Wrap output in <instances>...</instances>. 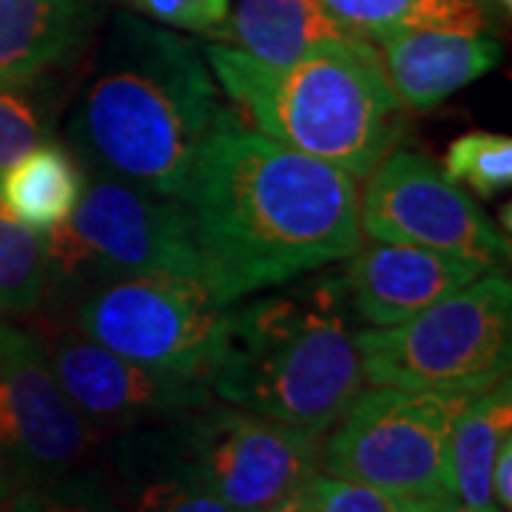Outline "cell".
Here are the masks:
<instances>
[{
	"mask_svg": "<svg viewBox=\"0 0 512 512\" xmlns=\"http://www.w3.org/2000/svg\"><path fill=\"white\" fill-rule=\"evenodd\" d=\"M200 276L220 305L345 262L362 245L356 180L259 134L234 109L185 191Z\"/></svg>",
	"mask_w": 512,
	"mask_h": 512,
	"instance_id": "cell-1",
	"label": "cell"
},
{
	"mask_svg": "<svg viewBox=\"0 0 512 512\" xmlns=\"http://www.w3.org/2000/svg\"><path fill=\"white\" fill-rule=\"evenodd\" d=\"M228 109L194 40L120 12L74 94L66 140L86 174L183 200Z\"/></svg>",
	"mask_w": 512,
	"mask_h": 512,
	"instance_id": "cell-2",
	"label": "cell"
},
{
	"mask_svg": "<svg viewBox=\"0 0 512 512\" xmlns=\"http://www.w3.org/2000/svg\"><path fill=\"white\" fill-rule=\"evenodd\" d=\"M208 384L217 402L328 433L367 384L342 274L330 265L228 305Z\"/></svg>",
	"mask_w": 512,
	"mask_h": 512,
	"instance_id": "cell-3",
	"label": "cell"
},
{
	"mask_svg": "<svg viewBox=\"0 0 512 512\" xmlns=\"http://www.w3.org/2000/svg\"><path fill=\"white\" fill-rule=\"evenodd\" d=\"M202 52L245 126L353 180H365L402 137V103L365 37L330 43L282 66L222 43Z\"/></svg>",
	"mask_w": 512,
	"mask_h": 512,
	"instance_id": "cell-4",
	"label": "cell"
},
{
	"mask_svg": "<svg viewBox=\"0 0 512 512\" xmlns=\"http://www.w3.org/2000/svg\"><path fill=\"white\" fill-rule=\"evenodd\" d=\"M43 242L46 305L57 313L117 276L148 271L200 276L185 202L117 177L86 174L72 214L46 231Z\"/></svg>",
	"mask_w": 512,
	"mask_h": 512,
	"instance_id": "cell-5",
	"label": "cell"
},
{
	"mask_svg": "<svg viewBox=\"0 0 512 512\" xmlns=\"http://www.w3.org/2000/svg\"><path fill=\"white\" fill-rule=\"evenodd\" d=\"M373 387L481 393L510 376L512 285L501 268L393 328L356 330Z\"/></svg>",
	"mask_w": 512,
	"mask_h": 512,
	"instance_id": "cell-6",
	"label": "cell"
},
{
	"mask_svg": "<svg viewBox=\"0 0 512 512\" xmlns=\"http://www.w3.org/2000/svg\"><path fill=\"white\" fill-rule=\"evenodd\" d=\"M165 447L237 512H262L322 470L325 433L211 399L157 427Z\"/></svg>",
	"mask_w": 512,
	"mask_h": 512,
	"instance_id": "cell-7",
	"label": "cell"
},
{
	"mask_svg": "<svg viewBox=\"0 0 512 512\" xmlns=\"http://www.w3.org/2000/svg\"><path fill=\"white\" fill-rule=\"evenodd\" d=\"M467 399L470 393L370 384L325 433L322 473L399 498L444 493V450Z\"/></svg>",
	"mask_w": 512,
	"mask_h": 512,
	"instance_id": "cell-8",
	"label": "cell"
},
{
	"mask_svg": "<svg viewBox=\"0 0 512 512\" xmlns=\"http://www.w3.org/2000/svg\"><path fill=\"white\" fill-rule=\"evenodd\" d=\"M63 313L86 336L120 356L208 376L225 305L200 276L148 271L100 282Z\"/></svg>",
	"mask_w": 512,
	"mask_h": 512,
	"instance_id": "cell-9",
	"label": "cell"
},
{
	"mask_svg": "<svg viewBox=\"0 0 512 512\" xmlns=\"http://www.w3.org/2000/svg\"><path fill=\"white\" fill-rule=\"evenodd\" d=\"M103 441L63 393L32 328L0 319V501L92 467Z\"/></svg>",
	"mask_w": 512,
	"mask_h": 512,
	"instance_id": "cell-10",
	"label": "cell"
},
{
	"mask_svg": "<svg viewBox=\"0 0 512 512\" xmlns=\"http://www.w3.org/2000/svg\"><path fill=\"white\" fill-rule=\"evenodd\" d=\"M359 225L373 242H399L501 268L510 237L444 168L410 148H393L365 177Z\"/></svg>",
	"mask_w": 512,
	"mask_h": 512,
	"instance_id": "cell-11",
	"label": "cell"
},
{
	"mask_svg": "<svg viewBox=\"0 0 512 512\" xmlns=\"http://www.w3.org/2000/svg\"><path fill=\"white\" fill-rule=\"evenodd\" d=\"M57 382L103 439L160 427L214 399L208 376L143 365L94 342L63 313L32 328Z\"/></svg>",
	"mask_w": 512,
	"mask_h": 512,
	"instance_id": "cell-12",
	"label": "cell"
},
{
	"mask_svg": "<svg viewBox=\"0 0 512 512\" xmlns=\"http://www.w3.org/2000/svg\"><path fill=\"white\" fill-rule=\"evenodd\" d=\"M493 271L467 259L399 242L359 245L345 259L342 285L350 313L367 328H393Z\"/></svg>",
	"mask_w": 512,
	"mask_h": 512,
	"instance_id": "cell-13",
	"label": "cell"
},
{
	"mask_svg": "<svg viewBox=\"0 0 512 512\" xmlns=\"http://www.w3.org/2000/svg\"><path fill=\"white\" fill-rule=\"evenodd\" d=\"M373 46L396 100L416 111L439 106L501 63V43L470 32L402 29L376 37Z\"/></svg>",
	"mask_w": 512,
	"mask_h": 512,
	"instance_id": "cell-14",
	"label": "cell"
},
{
	"mask_svg": "<svg viewBox=\"0 0 512 512\" xmlns=\"http://www.w3.org/2000/svg\"><path fill=\"white\" fill-rule=\"evenodd\" d=\"M100 15V0H0V86H35L69 72Z\"/></svg>",
	"mask_w": 512,
	"mask_h": 512,
	"instance_id": "cell-15",
	"label": "cell"
},
{
	"mask_svg": "<svg viewBox=\"0 0 512 512\" xmlns=\"http://www.w3.org/2000/svg\"><path fill=\"white\" fill-rule=\"evenodd\" d=\"M350 37L362 35L348 29L322 0H231L228 18L211 43L282 66Z\"/></svg>",
	"mask_w": 512,
	"mask_h": 512,
	"instance_id": "cell-16",
	"label": "cell"
},
{
	"mask_svg": "<svg viewBox=\"0 0 512 512\" xmlns=\"http://www.w3.org/2000/svg\"><path fill=\"white\" fill-rule=\"evenodd\" d=\"M117 484L126 512H237L165 447L157 427L117 436Z\"/></svg>",
	"mask_w": 512,
	"mask_h": 512,
	"instance_id": "cell-17",
	"label": "cell"
},
{
	"mask_svg": "<svg viewBox=\"0 0 512 512\" xmlns=\"http://www.w3.org/2000/svg\"><path fill=\"white\" fill-rule=\"evenodd\" d=\"M512 436L510 376L470 396L453 421L444 450V493L481 512H498L493 504L495 456L501 441Z\"/></svg>",
	"mask_w": 512,
	"mask_h": 512,
	"instance_id": "cell-18",
	"label": "cell"
},
{
	"mask_svg": "<svg viewBox=\"0 0 512 512\" xmlns=\"http://www.w3.org/2000/svg\"><path fill=\"white\" fill-rule=\"evenodd\" d=\"M83 183L86 171L72 151L49 140L0 174V205L26 228L46 234L72 214Z\"/></svg>",
	"mask_w": 512,
	"mask_h": 512,
	"instance_id": "cell-19",
	"label": "cell"
},
{
	"mask_svg": "<svg viewBox=\"0 0 512 512\" xmlns=\"http://www.w3.org/2000/svg\"><path fill=\"white\" fill-rule=\"evenodd\" d=\"M356 35L376 37L402 29H444V32H487L484 0H322Z\"/></svg>",
	"mask_w": 512,
	"mask_h": 512,
	"instance_id": "cell-20",
	"label": "cell"
},
{
	"mask_svg": "<svg viewBox=\"0 0 512 512\" xmlns=\"http://www.w3.org/2000/svg\"><path fill=\"white\" fill-rule=\"evenodd\" d=\"M46 305V242L0 205V319Z\"/></svg>",
	"mask_w": 512,
	"mask_h": 512,
	"instance_id": "cell-21",
	"label": "cell"
},
{
	"mask_svg": "<svg viewBox=\"0 0 512 512\" xmlns=\"http://www.w3.org/2000/svg\"><path fill=\"white\" fill-rule=\"evenodd\" d=\"M60 100L52 80L35 86H0V174L32 148L52 140Z\"/></svg>",
	"mask_w": 512,
	"mask_h": 512,
	"instance_id": "cell-22",
	"label": "cell"
},
{
	"mask_svg": "<svg viewBox=\"0 0 512 512\" xmlns=\"http://www.w3.org/2000/svg\"><path fill=\"white\" fill-rule=\"evenodd\" d=\"M444 174L476 197H495L512 183V140L495 131H467L447 148Z\"/></svg>",
	"mask_w": 512,
	"mask_h": 512,
	"instance_id": "cell-23",
	"label": "cell"
},
{
	"mask_svg": "<svg viewBox=\"0 0 512 512\" xmlns=\"http://www.w3.org/2000/svg\"><path fill=\"white\" fill-rule=\"evenodd\" d=\"M0 512H126L120 495L94 467L77 470L46 487L12 495Z\"/></svg>",
	"mask_w": 512,
	"mask_h": 512,
	"instance_id": "cell-24",
	"label": "cell"
},
{
	"mask_svg": "<svg viewBox=\"0 0 512 512\" xmlns=\"http://www.w3.org/2000/svg\"><path fill=\"white\" fill-rule=\"evenodd\" d=\"M302 493L311 512H399V495L322 470L302 487Z\"/></svg>",
	"mask_w": 512,
	"mask_h": 512,
	"instance_id": "cell-25",
	"label": "cell"
},
{
	"mask_svg": "<svg viewBox=\"0 0 512 512\" xmlns=\"http://www.w3.org/2000/svg\"><path fill=\"white\" fill-rule=\"evenodd\" d=\"M120 3H126L131 12L160 26L183 29L208 40L217 35L231 6V0H120Z\"/></svg>",
	"mask_w": 512,
	"mask_h": 512,
	"instance_id": "cell-26",
	"label": "cell"
},
{
	"mask_svg": "<svg viewBox=\"0 0 512 512\" xmlns=\"http://www.w3.org/2000/svg\"><path fill=\"white\" fill-rule=\"evenodd\" d=\"M490 487H493V504L498 512L512 510V436L501 441L498 456L493 464V476H490Z\"/></svg>",
	"mask_w": 512,
	"mask_h": 512,
	"instance_id": "cell-27",
	"label": "cell"
},
{
	"mask_svg": "<svg viewBox=\"0 0 512 512\" xmlns=\"http://www.w3.org/2000/svg\"><path fill=\"white\" fill-rule=\"evenodd\" d=\"M427 504H430V512H481L473 510V507H467V504H461L458 498H453L450 493H436L427 498Z\"/></svg>",
	"mask_w": 512,
	"mask_h": 512,
	"instance_id": "cell-28",
	"label": "cell"
},
{
	"mask_svg": "<svg viewBox=\"0 0 512 512\" xmlns=\"http://www.w3.org/2000/svg\"><path fill=\"white\" fill-rule=\"evenodd\" d=\"M262 512H311L308 510V501H305V493L302 490H296L288 498H282V501H276L274 507H268V510Z\"/></svg>",
	"mask_w": 512,
	"mask_h": 512,
	"instance_id": "cell-29",
	"label": "cell"
},
{
	"mask_svg": "<svg viewBox=\"0 0 512 512\" xmlns=\"http://www.w3.org/2000/svg\"><path fill=\"white\" fill-rule=\"evenodd\" d=\"M399 512H430L427 498H399Z\"/></svg>",
	"mask_w": 512,
	"mask_h": 512,
	"instance_id": "cell-30",
	"label": "cell"
},
{
	"mask_svg": "<svg viewBox=\"0 0 512 512\" xmlns=\"http://www.w3.org/2000/svg\"><path fill=\"white\" fill-rule=\"evenodd\" d=\"M498 3H501V6H504L507 12H510V9H512V0H498Z\"/></svg>",
	"mask_w": 512,
	"mask_h": 512,
	"instance_id": "cell-31",
	"label": "cell"
},
{
	"mask_svg": "<svg viewBox=\"0 0 512 512\" xmlns=\"http://www.w3.org/2000/svg\"><path fill=\"white\" fill-rule=\"evenodd\" d=\"M0 510H3V501H0Z\"/></svg>",
	"mask_w": 512,
	"mask_h": 512,
	"instance_id": "cell-32",
	"label": "cell"
}]
</instances>
